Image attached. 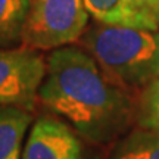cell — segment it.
I'll return each instance as SVG.
<instances>
[{
	"label": "cell",
	"mask_w": 159,
	"mask_h": 159,
	"mask_svg": "<svg viewBox=\"0 0 159 159\" xmlns=\"http://www.w3.org/2000/svg\"><path fill=\"white\" fill-rule=\"evenodd\" d=\"M39 97L93 142H108L121 134L136 115L121 85L103 72L89 52L74 46L59 47L49 56Z\"/></svg>",
	"instance_id": "obj_1"
},
{
	"label": "cell",
	"mask_w": 159,
	"mask_h": 159,
	"mask_svg": "<svg viewBox=\"0 0 159 159\" xmlns=\"http://www.w3.org/2000/svg\"><path fill=\"white\" fill-rule=\"evenodd\" d=\"M83 43L118 85L144 89L159 80V30L96 22Z\"/></svg>",
	"instance_id": "obj_2"
},
{
	"label": "cell",
	"mask_w": 159,
	"mask_h": 159,
	"mask_svg": "<svg viewBox=\"0 0 159 159\" xmlns=\"http://www.w3.org/2000/svg\"><path fill=\"white\" fill-rule=\"evenodd\" d=\"M89 16L84 0H30L22 44L35 50L71 44L83 35Z\"/></svg>",
	"instance_id": "obj_3"
},
{
	"label": "cell",
	"mask_w": 159,
	"mask_h": 159,
	"mask_svg": "<svg viewBox=\"0 0 159 159\" xmlns=\"http://www.w3.org/2000/svg\"><path fill=\"white\" fill-rule=\"evenodd\" d=\"M47 63L28 46L0 49V105L31 111L46 77Z\"/></svg>",
	"instance_id": "obj_4"
},
{
	"label": "cell",
	"mask_w": 159,
	"mask_h": 159,
	"mask_svg": "<svg viewBox=\"0 0 159 159\" xmlns=\"http://www.w3.org/2000/svg\"><path fill=\"white\" fill-rule=\"evenodd\" d=\"M81 143L61 119L43 116L30 131L22 159H81Z\"/></svg>",
	"instance_id": "obj_5"
},
{
	"label": "cell",
	"mask_w": 159,
	"mask_h": 159,
	"mask_svg": "<svg viewBox=\"0 0 159 159\" xmlns=\"http://www.w3.org/2000/svg\"><path fill=\"white\" fill-rule=\"evenodd\" d=\"M84 5L96 22L159 30V24L140 11L134 0H84Z\"/></svg>",
	"instance_id": "obj_6"
},
{
	"label": "cell",
	"mask_w": 159,
	"mask_h": 159,
	"mask_svg": "<svg viewBox=\"0 0 159 159\" xmlns=\"http://www.w3.org/2000/svg\"><path fill=\"white\" fill-rule=\"evenodd\" d=\"M31 119L28 109L0 105V159H22V142Z\"/></svg>",
	"instance_id": "obj_7"
},
{
	"label": "cell",
	"mask_w": 159,
	"mask_h": 159,
	"mask_svg": "<svg viewBox=\"0 0 159 159\" xmlns=\"http://www.w3.org/2000/svg\"><path fill=\"white\" fill-rule=\"evenodd\" d=\"M30 0H0V49L22 43Z\"/></svg>",
	"instance_id": "obj_8"
},
{
	"label": "cell",
	"mask_w": 159,
	"mask_h": 159,
	"mask_svg": "<svg viewBox=\"0 0 159 159\" xmlns=\"http://www.w3.org/2000/svg\"><path fill=\"white\" fill-rule=\"evenodd\" d=\"M109 159H159V133L139 127L116 144Z\"/></svg>",
	"instance_id": "obj_9"
},
{
	"label": "cell",
	"mask_w": 159,
	"mask_h": 159,
	"mask_svg": "<svg viewBox=\"0 0 159 159\" xmlns=\"http://www.w3.org/2000/svg\"><path fill=\"white\" fill-rule=\"evenodd\" d=\"M139 125L159 133V80L143 89L136 106Z\"/></svg>",
	"instance_id": "obj_10"
},
{
	"label": "cell",
	"mask_w": 159,
	"mask_h": 159,
	"mask_svg": "<svg viewBox=\"0 0 159 159\" xmlns=\"http://www.w3.org/2000/svg\"><path fill=\"white\" fill-rule=\"evenodd\" d=\"M139 9L159 24V0H134Z\"/></svg>",
	"instance_id": "obj_11"
}]
</instances>
